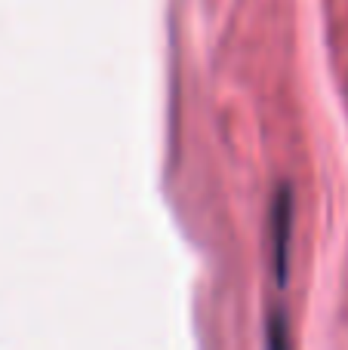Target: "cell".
Listing matches in <instances>:
<instances>
[{"label": "cell", "mask_w": 348, "mask_h": 350, "mask_svg": "<svg viewBox=\"0 0 348 350\" xmlns=\"http://www.w3.org/2000/svg\"><path fill=\"white\" fill-rule=\"evenodd\" d=\"M290 228H293V200L290 191L281 187L271 203V230H275V277L277 286L287 283V258H290Z\"/></svg>", "instance_id": "cell-1"}]
</instances>
